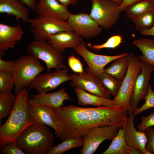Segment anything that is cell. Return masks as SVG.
Segmentation results:
<instances>
[{"mask_svg":"<svg viewBox=\"0 0 154 154\" xmlns=\"http://www.w3.org/2000/svg\"><path fill=\"white\" fill-rule=\"evenodd\" d=\"M74 92L78 98V104L82 106H112L113 100L89 93L79 88H75Z\"/></svg>","mask_w":154,"mask_h":154,"instance_id":"obj_22","label":"cell"},{"mask_svg":"<svg viewBox=\"0 0 154 154\" xmlns=\"http://www.w3.org/2000/svg\"><path fill=\"white\" fill-rule=\"evenodd\" d=\"M123 38L119 35H113L110 37L103 44H87V46L90 49L98 51L104 48H115L123 42Z\"/></svg>","mask_w":154,"mask_h":154,"instance_id":"obj_32","label":"cell"},{"mask_svg":"<svg viewBox=\"0 0 154 154\" xmlns=\"http://www.w3.org/2000/svg\"><path fill=\"white\" fill-rule=\"evenodd\" d=\"M141 0H123L122 3L117 7L116 9L119 13L124 11L125 9L131 4Z\"/></svg>","mask_w":154,"mask_h":154,"instance_id":"obj_39","label":"cell"},{"mask_svg":"<svg viewBox=\"0 0 154 154\" xmlns=\"http://www.w3.org/2000/svg\"><path fill=\"white\" fill-rule=\"evenodd\" d=\"M108 147L102 154H131L133 149L127 145L124 135V129L119 128L116 135Z\"/></svg>","mask_w":154,"mask_h":154,"instance_id":"obj_24","label":"cell"},{"mask_svg":"<svg viewBox=\"0 0 154 154\" xmlns=\"http://www.w3.org/2000/svg\"><path fill=\"white\" fill-rule=\"evenodd\" d=\"M83 38L73 31H62L50 35L48 42L60 53L64 52L67 48H74L83 41Z\"/></svg>","mask_w":154,"mask_h":154,"instance_id":"obj_19","label":"cell"},{"mask_svg":"<svg viewBox=\"0 0 154 154\" xmlns=\"http://www.w3.org/2000/svg\"><path fill=\"white\" fill-rule=\"evenodd\" d=\"M28 109L35 123L48 125L55 131L57 137L60 134L61 127L56 121L53 108L44 105H28Z\"/></svg>","mask_w":154,"mask_h":154,"instance_id":"obj_16","label":"cell"},{"mask_svg":"<svg viewBox=\"0 0 154 154\" xmlns=\"http://www.w3.org/2000/svg\"><path fill=\"white\" fill-rule=\"evenodd\" d=\"M87 45L86 42L83 40L80 44L73 48L75 52L81 56L86 62L88 67L85 68L86 72L98 79L99 75L104 72V67L106 64L128 54L124 52L114 56L98 54L87 49L86 48Z\"/></svg>","mask_w":154,"mask_h":154,"instance_id":"obj_9","label":"cell"},{"mask_svg":"<svg viewBox=\"0 0 154 154\" xmlns=\"http://www.w3.org/2000/svg\"><path fill=\"white\" fill-rule=\"evenodd\" d=\"M118 3L119 5L121 4L123 2V0H112Z\"/></svg>","mask_w":154,"mask_h":154,"instance_id":"obj_44","label":"cell"},{"mask_svg":"<svg viewBox=\"0 0 154 154\" xmlns=\"http://www.w3.org/2000/svg\"><path fill=\"white\" fill-rule=\"evenodd\" d=\"M70 80L68 69L66 66L52 72L39 74L31 83L28 89H35L38 93L47 92L57 88L62 83Z\"/></svg>","mask_w":154,"mask_h":154,"instance_id":"obj_11","label":"cell"},{"mask_svg":"<svg viewBox=\"0 0 154 154\" xmlns=\"http://www.w3.org/2000/svg\"><path fill=\"white\" fill-rule=\"evenodd\" d=\"M134 117L133 114L129 115L123 128L126 143L131 149L139 150L143 154H152L145 148L147 141L146 133L144 131L137 130L135 127Z\"/></svg>","mask_w":154,"mask_h":154,"instance_id":"obj_15","label":"cell"},{"mask_svg":"<svg viewBox=\"0 0 154 154\" xmlns=\"http://www.w3.org/2000/svg\"><path fill=\"white\" fill-rule=\"evenodd\" d=\"M73 31L78 35L86 38L99 35L102 28L89 15L84 13L71 14L67 21Z\"/></svg>","mask_w":154,"mask_h":154,"instance_id":"obj_12","label":"cell"},{"mask_svg":"<svg viewBox=\"0 0 154 154\" xmlns=\"http://www.w3.org/2000/svg\"><path fill=\"white\" fill-rule=\"evenodd\" d=\"M17 94L13 110L0 127V148L12 142L16 145V140L27 127L35 123L29 113L28 106L29 94L26 88Z\"/></svg>","mask_w":154,"mask_h":154,"instance_id":"obj_2","label":"cell"},{"mask_svg":"<svg viewBox=\"0 0 154 154\" xmlns=\"http://www.w3.org/2000/svg\"><path fill=\"white\" fill-rule=\"evenodd\" d=\"M144 99L145 100L144 104L139 108H137L134 112V116L145 110L154 108V91L152 89L150 84Z\"/></svg>","mask_w":154,"mask_h":154,"instance_id":"obj_33","label":"cell"},{"mask_svg":"<svg viewBox=\"0 0 154 154\" xmlns=\"http://www.w3.org/2000/svg\"><path fill=\"white\" fill-rule=\"evenodd\" d=\"M70 86L79 88L90 94L110 99V95L102 85L99 79L85 71L80 73H70Z\"/></svg>","mask_w":154,"mask_h":154,"instance_id":"obj_14","label":"cell"},{"mask_svg":"<svg viewBox=\"0 0 154 154\" xmlns=\"http://www.w3.org/2000/svg\"><path fill=\"white\" fill-rule=\"evenodd\" d=\"M1 153L4 154H25L22 149L12 142H9L1 148Z\"/></svg>","mask_w":154,"mask_h":154,"instance_id":"obj_35","label":"cell"},{"mask_svg":"<svg viewBox=\"0 0 154 154\" xmlns=\"http://www.w3.org/2000/svg\"><path fill=\"white\" fill-rule=\"evenodd\" d=\"M63 141L54 146L47 154H61L71 149L83 147L84 145L83 137L71 138Z\"/></svg>","mask_w":154,"mask_h":154,"instance_id":"obj_29","label":"cell"},{"mask_svg":"<svg viewBox=\"0 0 154 154\" xmlns=\"http://www.w3.org/2000/svg\"><path fill=\"white\" fill-rule=\"evenodd\" d=\"M17 94L11 91L0 93V123L2 119L11 114L14 107Z\"/></svg>","mask_w":154,"mask_h":154,"instance_id":"obj_27","label":"cell"},{"mask_svg":"<svg viewBox=\"0 0 154 154\" xmlns=\"http://www.w3.org/2000/svg\"><path fill=\"white\" fill-rule=\"evenodd\" d=\"M44 69L41 62L33 55H23L18 58L15 61L13 71L15 80L14 91L15 94L24 88H28Z\"/></svg>","mask_w":154,"mask_h":154,"instance_id":"obj_4","label":"cell"},{"mask_svg":"<svg viewBox=\"0 0 154 154\" xmlns=\"http://www.w3.org/2000/svg\"><path fill=\"white\" fill-rule=\"evenodd\" d=\"M35 11L37 15L54 17L66 21L71 14L67 7L56 0H37Z\"/></svg>","mask_w":154,"mask_h":154,"instance_id":"obj_18","label":"cell"},{"mask_svg":"<svg viewBox=\"0 0 154 154\" xmlns=\"http://www.w3.org/2000/svg\"><path fill=\"white\" fill-rule=\"evenodd\" d=\"M136 29L139 31L152 27L154 25V11H149L131 17Z\"/></svg>","mask_w":154,"mask_h":154,"instance_id":"obj_30","label":"cell"},{"mask_svg":"<svg viewBox=\"0 0 154 154\" xmlns=\"http://www.w3.org/2000/svg\"><path fill=\"white\" fill-rule=\"evenodd\" d=\"M15 63V61L14 60L5 61L0 57V71L12 72Z\"/></svg>","mask_w":154,"mask_h":154,"instance_id":"obj_38","label":"cell"},{"mask_svg":"<svg viewBox=\"0 0 154 154\" xmlns=\"http://www.w3.org/2000/svg\"><path fill=\"white\" fill-rule=\"evenodd\" d=\"M119 127L112 125L97 127L88 130L83 137L84 145L81 154H92L104 141L112 140L118 132Z\"/></svg>","mask_w":154,"mask_h":154,"instance_id":"obj_10","label":"cell"},{"mask_svg":"<svg viewBox=\"0 0 154 154\" xmlns=\"http://www.w3.org/2000/svg\"><path fill=\"white\" fill-rule=\"evenodd\" d=\"M142 121L136 127L138 131H143L147 128L154 126V112L146 117H141Z\"/></svg>","mask_w":154,"mask_h":154,"instance_id":"obj_36","label":"cell"},{"mask_svg":"<svg viewBox=\"0 0 154 154\" xmlns=\"http://www.w3.org/2000/svg\"><path fill=\"white\" fill-rule=\"evenodd\" d=\"M132 44L142 53V55L137 56L139 60L153 66L154 68V39L145 38L136 39Z\"/></svg>","mask_w":154,"mask_h":154,"instance_id":"obj_23","label":"cell"},{"mask_svg":"<svg viewBox=\"0 0 154 154\" xmlns=\"http://www.w3.org/2000/svg\"><path fill=\"white\" fill-rule=\"evenodd\" d=\"M24 32L20 25L10 26L0 23V50L13 48L16 42L21 38Z\"/></svg>","mask_w":154,"mask_h":154,"instance_id":"obj_20","label":"cell"},{"mask_svg":"<svg viewBox=\"0 0 154 154\" xmlns=\"http://www.w3.org/2000/svg\"><path fill=\"white\" fill-rule=\"evenodd\" d=\"M54 113L55 119L61 129L59 137L62 141L83 137L90 129L102 126L99 107L62 106L54 108Z\"/></svg>","mask_w":154,"mask_h":154,"instance_id":"obj_1","label":"cell"},{"mask_svg":"<svg viewBox=\"0 0 154 154\" xmlns=\"http://www.w3.org/2000/svg\"><path fill=\"white\" fill-rule=\"evenodd\" d=\"M29 9L19 0H0V13H6L21 19L25 23L30 19Z\"/></svg>","mask_w":154,"mask_h":154,"instance_id":"obj_21","label":"cell"},{"mask_svg":"<svg viewBox=\"0 0 154 154\" xmlns=\"http://www.w3.org/2000/svg\"><path fill=\"white\" fill-rule=\"evenodd\" d=\"M15 84V78L13 71H0V93L11 91Z\"/></svg>","mask_w":154,"mask_h":154,"instance_id":"obj_31","label":"cell"},{"mask_svg":"<svg viewBox=\"0 0 154 154\" xmlns=\"http://www.w3.org/2000/svg\"><path fill=\"white\" fill-rule=\"evenodd\" d=\"M131 154H143V153L139 150L133 149L131 152Z\"/></svg>","mask_w":154,"mask_h":154,"instance_id":"obj_43","label":"cell"},{"mask_svg":"<svg viewBox=\"0 0 154 154\" xmlns=\"http://www.w3.org/2000/svg\"><path fill=\"white\" fill-rule=\"evenodd\" d=\"M129 63L128 54L115 60L109 67L104 69V72L116 78L122 80L127 72Z\"/></svg>","mask_w":154,"mask_h":154,"instance_id":"obj_25","label":"cell"},{"mask_svg":"<svg viewBox=\"0 0 154 154\" xmlns=\"http://www.w3.org/2000/svg\"><path fill=\"white\" fill-rule=\"evenodd\" d=\"M63 5L68 7L69 5H74L77 4L79 0H56Z\"/></svg>","mask_w":154,"mask_h":154,"instance_id":"obj_41","label":"cell"},{"mask_svg":"<svg viewBox=\"0 0 154 154\" xmlns=\"http://www.w3.org/2000/svg\"><path fill=\"white\" fill-rule=\"evenodd\" d=\"M30 31L35 40L48 41L49 37L62 31H72L73 30L67 21L50 17L38 15L30 19Z\"/></svg>","mask_w":154,"mask_h":154,"instance_id":"obj_6","label":"cell"},{"mask_svg":"<svg viewBox=\"0 0 154 154\" xmlns=\"http://www.w3.org/2000/svg\"><path fill=\"white\" fill-rule=\"evenodd\" d=\"M154 11V0H141L127 6L124 10L128 18Z\"/></svg>","mask_w":154,"mask_h":154,"instance_id":"obj_26","label":"cell"},{"mask_svg":"<svg viewBox=\"0 0 154 154\" xmlns=\"http://www.w3.org/2000/svg\"><path fill=\"white\" fill-rule=\"evenodd\" d=\"M67 60L69 67L74 73H79L84 71L80 60L74 55L68 56Z\"/></svg>","mask_w":154,"mask_h":154,"instance_id":"obj_34","label":"cell"},{"mask_svg":"<svg viewBox=\"0 0 154 154\" xmlns=\"http://www.w3.org/2000/svg\"><path fill=\"white\" fill-rule=\"evenodd\" d=\"M141 73L136 80L133 93L130 102L128 115L133 114L137 108L139 101L144 99L148 90L152 72L154 70L153 66L140 61Z\"/></svg>","mask_w":154,"mask_h":154,"instance_id":"obj_13","label":"cell"},{"mask_svg":"<svg viewBox=\"0 0 154 154\" xmlns=\"http://www.w3.org/2000/svg\"><path fill=\"white\" fill-rule=\"evenodd\" d=\"M26 50L38 59L45 63L47 72L52 69H61L66 66L63 63L65 57L48 41L35 40L27 46Z\"/></svg>","mask_w":154,"mask_h":154,"instance_id":"obj_7","label":"cell"},{"mask_svg":"<svg viewBox=\"0 0 154 154\" xmlns=\"http://www.w3.org/2000/svg\"><path fill=\"white\" fill-rule=\"evenodd\" d=\"M25 6L33 11H35L37 0H19Z\"/></svg>","mask_w":154,"mask_h":154,"instance_id":"obj_40","label":"cell"},{"mask_svg":"<svg viewBox=\"0 0 154 154\" xmlns=\"http://www.w3.org/2000/svg\"><path fill=\"white\" fill-rule=\"evenodd\" d=\"M54 135L46 125L34 123L25 129L16 140L17 146L29 154H47L55 146Z\"/></svg>","mask_w":154,"mask_h":154,"instance_id":"obj_3","label":"cell"},{"mask_svg":"<svg viewBox=\"0 0 154 154\" xmlns=\"http://www.w3.org/2000/svg\"><path fill=\"white\" fill-rule=\"evenodd\" d=\"M31 98L28 102L29 105L46 106L53 108L62 106L65 100L72 99L64 88L51 93L42 92L32 95Z\"/></svg>","mask_w":154,"mask_h":154,"instance_id":"obj_17","label":"cell"},{"mask_svg":"<svg viewBox=\"0 0 154 154\" xmlns=\"http://www.w3.org/2000/svg\"><path fill=\"white\" fill-rule=\"evenodd\" d=\"M102 86L110 95L114 98L117 94L121 83L122 80L118 79L103 72L98 77Z\"/></svg>","mask_w":154,"mask_h":154,"instance_id":"obj_28","label":"cell"},{"mask_svg":"<svg viewBox=\"0 0 154 154\" xmlns=\"http://www.w3.org/2000/svg\"><path fill=\"white\" fill-rule=\"evenodd\" d=\"M144 131L146 133L147 137L145 148L146 150L154 154V126L149 127L146 128Z\"/></svg>","mask_w":154,"mask_h":154,"instance_id":"obj_37","label":"cell"},{"mask_svg":"<svg viewBox=\"0 0 154 154\" xmlns=\"http://www.w3.org/2000/svg\"><path fill=\"white\" fill-rule=\"evenodd\" d=\"M140 33L144 36H154V25L151 28L143 30L140 32Z\"/></svg>","mask_w":154,"mask_h":154,"instance_id":"obj_42","label":"cell"},{"mask_svg":"<svg viewBox=\"0 0 154 154\" xmlns=\"http://www.w3.org/2000/svg\"><path fill=\"white\" fill-rule=\"evenodd\" d=\"M129 67L122 80L119 92L113 100V106H120L127 111L129 109L131 98L137 76L141 73L140 62L138 57L132 52L129 54Z\"/></svg>","mask_w":154,"mask_h":154,"instance_id":"obj_5","label":"cell"},{"mask_svg":"<svg viewBox=\"0 0 154 154\" xmlns=\"http://www.w3.org/2000/svg\"><path fill=\"white\" fill-rule=\"evenodd\" d=\"M119 5L112 0H92L90 17L104 29L113 26L119 20L120 13L116 9Z\"/></svg>","mask_w":154,"mask_h":154,"instance_id":"obj_8","label":"cell"}]
</instances>
